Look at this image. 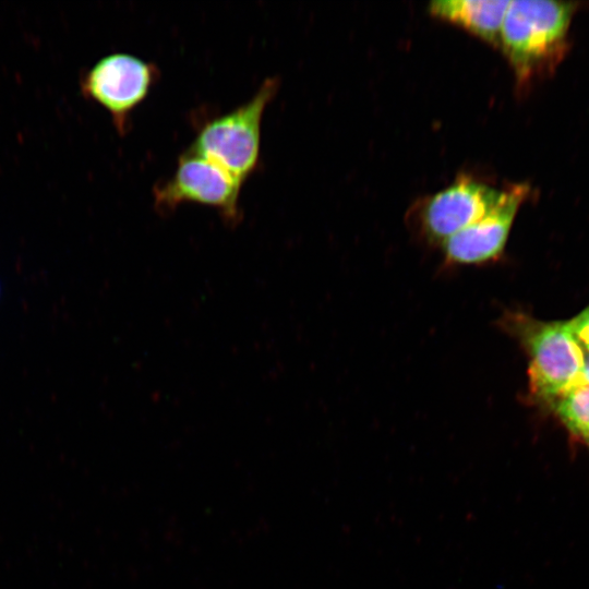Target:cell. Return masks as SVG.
Returning <instances> with one entry per match:
<instances>
[{
    "mask_svg": "<svg viewBox=\"0 0 589 589\" xmlns=\"http://www.w3.org/2000/svg\"><path fill=\"white\" fill-rule=\"evenodd\" d=\"M575 4L549 0L509 1L500 49L518 86H527L554 70L567 47Z\"/></svg>",
    "mask_w": 589,
    "mask_h": 589,
    "instance_id": "6da1fadb",
    "label": "cell"
},
{
    "mask_svg": "<svg viewBox=\"0 0 589 589\" xmlns=\"http://www.w3.org/2000/svg\"><path fill=\"white\" fill-rule=\"evenodd\" d=\"M498 326L516 339L528 357L529 396L552 405L579 384L585 354L566 323L541 322L525 313L505 312Z\"/></svg>",
    "mask_w": 589,
    "mask_h": 589,
    "instance_id": "7a4b0ae2",
    "label": "cell"
},
{
    "mask_svg": "<svg viewBox=\"0 0 589 589\" xmlns=\"http://www.w3.org/2000/svg\"><path fill=\"white\" fill-rule=\"evenodd\" d=\"M278 89V77L266 79L248 101L203 122L187 149L244 184L260 167L263 116Z\"/></svg>",
    "mask_w": 589,
    "mask_h": 589,
    "instance_id": "3957f363",
    "label": "cell"
},
{
    "mask_svg": "<svg viewBox=\"0 0 589 589\" xmlns=\"http://www.w3.org/2000/svg\"><path fill=\"white\" fill-rule=\"evenodd\" d=\"M243 184L211 160L183 151L173 173L153 189L155 209L163 215L194 203L218 212L229 227L242 219L240 193Z\"/></svg>",
    "mask_w": 589,
    "mask_h": 589,
    "instance_id": "277c9868",
    "label": "cell"
},
{
    "mask_svg": "<svg viewBox=\"0 0 589 589\" xmlns=\"http://www.w3.org/2000/svg\"><path fill=\"white\" fill-rule=\"evenodd\" d=\"M159 77L157 65L135 55L112 52L97 60L81 77L84 97L103 107L120 135L131 116L148 97Z\"/></svg>",
    "mask_w": 589,
    "mask_h": 589,
    "instance_id": "5b68a950",
    "label": "cell"
},
{
    "mask_svg": "<svg viewBox=\"0 0 589 589\" xmlns=\"http://www.w3.org/2000/svg\"><path fill=\"white\" fill-rule=\"evenodd\" d=\"M503 190L460 176L445 189L422 202L416 218L419 233L438 245L489 213L500 201Z\"/></svg>",
    "mask_w": 589,
    "mask_h": 589,
    "instance_id": "8992f818",
    "label": "cell"
},
{
    "mask_svg": "<svg viewBox=\"0 0 589 589\" xmlns=\"http://www.w3.org/2000/svg\"><path fill=\"white\" fill-rule=\"evenodd\" d=\"M529 193L525 183L503 189L498 203L483 217L441 244L446 266L496 262L504 253L517 212Z\"/></svg>",
    "mask_w": 589,
    "mask_h": 589,
    "instance_id": "52a82bcc",
    "label": "cell"
},
{
    "mask_svg": "<svg viewBox=\"0 0 589 589\" xmlns=\"http://www.w3.org/2000/svg\"><path fill=\"white\" fill-rule=\"evenodd\" d=\"M508 0H436L428 4L433 17L450 23L500 48Z\"/></svg>",
    "mask_w": 589,
    "mask_h": 589,
    "instance_id": "ba28073f",
    "label": "cell"
},
{
    "mask_svg": "<svg viewBox=\"0 0 589 589\" xmlns=\"http://www.w3.org/2000/svg\"><path fill=\"white\" fill-rule=\"evenodd\" d=\"M560 419L576 435L589 436V384L570 389L553 404Z\"/></svg>",
    "mask_w": 589,
    "mask_h": 589,
    "instance_id": "9c48e42d",
    "label": "cell"
},
{
    "mask_svg": "<svg viewBox=\"0 0 589 589\" xmlns=\"http://www.w3.org/2000/svg\"><path fill=\"white\" fill-rule=\"evenodd\" d=\"M566 325L579 345L589 352V306Z\"/></svg>",
    "mask_w": 589,
    "mask_h": 589,
    "instance_id": "30bf717a",
    "label": "cell"
},
{
    "mask_svg": "<svg viewBox=\"0 0 589 589\" xmlns=\"http://www.w3.org/2000/svg\"><path fill=\"white\" fill-rule=\"evenodd\" d=\"M582 377H584V382L586 384H589V354L585 358Z\"/></svg>",
    "mask_w": 589,
    "mask_h": 589,
    "instance_id": "8fae6325",
    "label": "cell"
},
{
    "mask_svg": "<svg viewBox=\"0 0 589 589\" xmlns=\"http://www.w3.org/2000/svg\"><path fill=\"white\" fill-rule=\"evenodd\" d=\"M586 440L589 442V436Z\"/></svg>",
    "mask_w": 589,
    "mask_h": 589,
    "instance_id": "7c38bea8",
    "label": "cell"
}]
</instances>
